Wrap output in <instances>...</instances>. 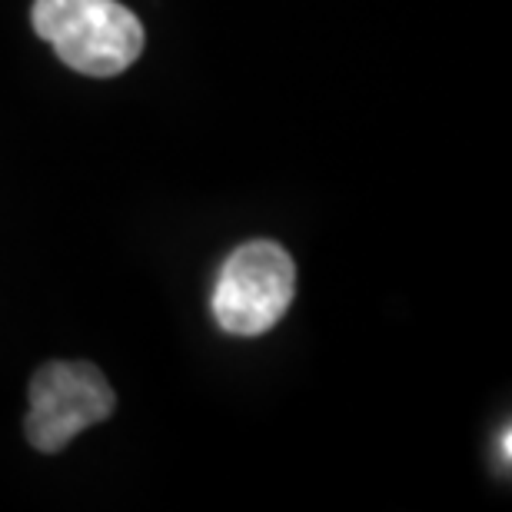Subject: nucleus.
<instances>
[{"instance_id":"nucleus-1","label":"nucleus","mask_w":512,"mask_h":512,"mask_svg":"<svg viewBox=\"0 0 512 512\" xmlns=\"http://www.w3.org/2000/svg\"><path fill=\"white\" fill-rule=\"evenodd\" d=\"M34 30L84 77H117L143 54L140 17L117 0H34Z\"/></svg>"},{"instance_id":"nucleus-2","label":"nucleus","mask_w":512,"mask_h":512,"mask_svg":"<svg viewBox=\"0 0 512 512\" xmlns=\"http://www.w3.org/2000/svg\"><path fill=\"white\" fill-rule=\"evenodd\" d=\"M296 293L293 256L273 240L237 247L213 286V320L230 336H263L283 320Z\"/></svg>"},{"instance_id":"nucleus-3","label":"nucleus","mask_w":512,"mask_h":512,"mask_svg":"<svg viewBox=\"0 0 512 512\" xmlns=\"http://www.w3.org/2000/svg\"><path fill=\"white\" fill-rule=\"evenodd\" d=\"M114 386L90 363H47L30 380L27 439L40 453H60L84 429L110 419Z\"/></svg>"},{"instance_id":"nucleus-4","label":"nucleus","mask_w":512,"mask_h":512,"mask_svg":"<svg viewBox=\"0 0 512 512\" xmlns=\"http://www.w3.org/2000/svg\"><path fill=\"white\" fill-rule=\"evenodd\" d=\"M509 459H512V436H509V429H503V463L509 466Z\"/></svg>"}]
</instances>
